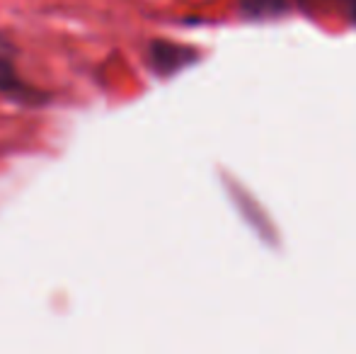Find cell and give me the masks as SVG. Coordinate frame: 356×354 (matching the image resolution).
Here are the masks:
<instances>
[{
    "mask_svg": "<svg viewBox=\"0 0 356 354\" xmlns=\"http://www.w3.org/2000/svg\"><path fill=\"white\" fill-rule=\"evenodd\" d=\"M0 92L10 97H34L32 88H27L17 71V51L3 34H0Z\"/></svg>",
    "mask_w": 356,
    "mask_h": 354,
    "instance_id": "cell-1",
    "label": "cell"
}]
</instances>
